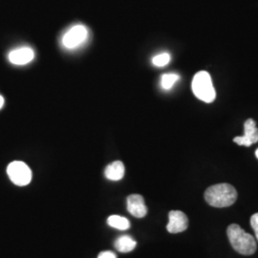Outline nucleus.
Instances as JSON below:
<instances>
[{
	"label": "nucleus",
	"mask_w": 258,
	"mask_h": 258,
	"mask_svg": "<svg viewBox=\"0 0 258 258\" xmlns=\"http://www.w3.org/2000/svg\"><path fill=\"white\" fill-rule=\"evenodd\" d=\"M236 189L230 184H217L210 186L205 192V200L214 208H227L235 203Z\"/></svg>",
	"instance_id": "1"
},
{
	"label": "nucleus",
	"mask_w": 258,
	"mask_h": 258,
	"mask_svg": "<svg viewBox=\"0 0 258 258\" xmlns=\"http://www.w3.org/2000/svg\"><path fill=\"white\" fill-rule=\"evenodd\" d=\"M227 234L234 250L243 255H251L256 250V242L252 235L247 233L240 226L232 224L229 226Z\"/></svg>",
	"instance_id": "2"
},
{
	"label": "nucleus",
	"mask_w": 258,
	"mask_h": 258,
	"mask_svg": "<svg viewBox=\"0 0 258 258\" xmlns=\"http://www.w3.org/2000/svg\"><path fill=\"white\" fill-rule=\"evenodd\" d=\"M191 87L195 97L200 101L210 103L215 100L216 93L213 87L211 75L208 72L200 71L195 75Z\"/></svg>",
	"instance_id": "3"
},
{
	"label": "nucleus",
	"mask_w": 258,
	"mask_h": 258,
	"mask_svg": "<svg viewBox=\"0 0 258 258\" xmlns=\"http://www.w3.org/2000/svg\"><path fill=\"white\" fill-rule=\"evenodd\" d=\"M88 38V28L83 24H75L65 31L60 39V43L66 50L74 51L83 46Z\"/></svg>",
	"instance_id": "4"
},
{
	"label": "nucleus",
	"mask_w": 258,
	"mask_h": 258,
	"mask_svg": "<svg viewBox=\"0 0 258 258\" xmlns=\"http://www.w3.org/2000/svg\"><path fill=\"white\" fill-rule=\"evenodd\" d=\"M7 174L10 180L19 186L27 185L32 180V171L30 167L20 161H15L9 164L7 167Z\"/></svg>",
	"instance_id": "5"
},
{
	"label": "nucleus",
	"mask_w": 258,
	"mask_h": 258,
	"mask_svg": "<svg viewBox=\"0 0 258 258\" xmlns=\"http://www.w3.org/2000/svg\"><path fill=\"white\" fill-rule=\"evenodd\" d=\"M244 136H240L233 139V142L239 146L250 147L251 145L258 142V129L256 128V123L252 119L245 121L244 124Z\"/></svg>",
	"instance_id": "6"
},
{
	"label": "nucleus",
	"mask_w": 258,
	"mask_h": 258,
	"mask_svg": "<svg viewBox=\"0 0 258 258\" xmlns=\"http://www.w3.org/2000/svg\"><path fill=\"white\" fill-rule=\"evenodd\" d=\"M188 220L184 212L180 211H171L168 214V224L166 229L170 233L183 232L187 229Z\"/></svg>",
	"instance_id": "7"
},
{
	"label": "nucleus",
	"mask_w": 258,
	"mask_h": 258,
	"mask_svg": "<svg viewBox=\"0 0 258 258\" xmlns=\"http://www.w3.org/2000/svg\"><path fill=\"white\" fill-rule=\"evenodd\" d=\"M35 58V51L31 47H19L12 50L8 55L10 62L15 65H26Z\"/></svg>",
	"instance_id": "8"
},
{
	"label": "nucleus",
	"mask_w": 258,
	"mask_h": 258,
	"mask_svg": "<svg viewBox=\"0 0 258 258\" xmlns=\"http://www.w3.org/2000/svg\"><path fill=\"white\" fill-rule=\"evenodd\" d=\"M127 211L136 218H143L148 213L144 197L139 194H131L127 197Z\"/></svg>",
	"instance_id": "9"
},
{
	"label": "nucleus",
	"mask_w": 258,
	"mask_h": 258,
	"mask_svg": "<svg viewBox=\"0 0 258 258\" xmlns=\"http://www.w3.org/2000/svg\"><path fill=\"white\" fill-rule=\"evenodd\" d=\"M125 172L124 165L120 161H115L106 166L104 170V176L110 181H120Z\"/></svg>",
	"instance_id": "10"
},
{
	"label": "nucleus",
	"mask_w": 258,
	"mask_h": 258,
	"mask_svg": "<svg viewBox=\"0 0 258 258\" xmlns=\"http://www.w3.org/2000/svg\"><path fill=\"white\" fill-rule=\"evenodd\" d=\"M114 246L117 250L124 253V252L132 251L133 249H135L137 246V242L133 239L130 235H121L116 239L114 243Z\"/></svg>",
	"instance_id": "11"
},
{
	"label": "nucleus",
	"mask_w": 258,
	"mask_h": 258,
	"mask_svg": "<svg viewBox=\"0 0 258 258\" xmlns=\"http://www.w3.org/2000/svg\"><path fill=\"white\" fill-rule=\"evenodd\" d=\"M107 224L117 230L120 231H126L130 228V223L128 219L125 217H122L120 215H111L107 219Z\"/></svg>",
	"instance_id": "12"
},
{
	"label": "nucleus",
	"mask_w": 258,
	"mask_h": 258,
	"mask_svg": "<svg viewBox=\"0 0 258 258\" xmlns=\"http://www.w3.org/2000/svg\"><path fill=\"white\" fill-rule=\"evenodd\" d=\"M179 80L180 76L175 73L163 75L161 78V86L164 90H170Z\"/></svg>",
	"instance_id": "13"
},
{
	"label": "nucleus",
	"mask_w": 258,
	"mask_h": 258,
	"mask_svg": "<svg viewBox=\"0 0 258 258\" xmlns=\"http://www.w3.org/2000/svg\"><path fill=\"white\" fill-rule=\"evenodd\" d=\"M171 56L168 53H161L152 58V63L156 67H164L169 63Z\"/></svg>",
	"instance_id": "14"
},
{
	"label": "nucleus",
	"mask_w": 258,
	"mask_h": 258,
	"mask_svg": "<svg viewBox=\"0 0 258 258\" xmlns=\"http://www.w3.org/2000/svg\"><path fill=\"white\" fill-rule=\"evenodd\" d=\"M250 225H251V228L252 230L254 231L255 233V237L258 240V212L257 213H254L251 218H250Z\"/></svg>",
	"instance_id": "15"
},
{
	"label": "nucleus",
	"mask_w": 258,
	"mask_h": 258,
	"mask_svg": "<svg viewBox=\"0 0 258 258\" xmlns=\"http://www.w3.org/2000/svg\"><path fill=\"white\" fill-rule=\"evenodd\" d=\"M98 258H117V256H116V254L114 252L109 251V250H105V251H102L99 254Z\"/></svg>",
	"instance_id": "16"
},
{
	"label": "nucleus",
	"mask_w": 258,
	"mask_h": 258,
	"mask_svg": "<svg viewBox=\"0 0 258 258\" xmlns=\"http://www.w3.org/2000/svg\"><path fill=\"white\" fill-rule=\"evenodd\" d=\"M4 102H5V101H4V98L0 95V109L3 107V105H4Z\"/></svg>",
	"instance_id": "17"
},
{
	"label": "nucleus",
	"mask_w": 258,
	"mask_h": 258,
	"mask_svg": "<svg viewBox=\"0 0 258 258\" xmlns=\"http://www.w3.org/2000/svg\"><path fill=\"white\" fill-rule=\"evenodd\" d=\"M255 156H256V158L258 159V149H256V151H255Z\"/></svg>",
	"instance_id": "18"
}]
</instances>
